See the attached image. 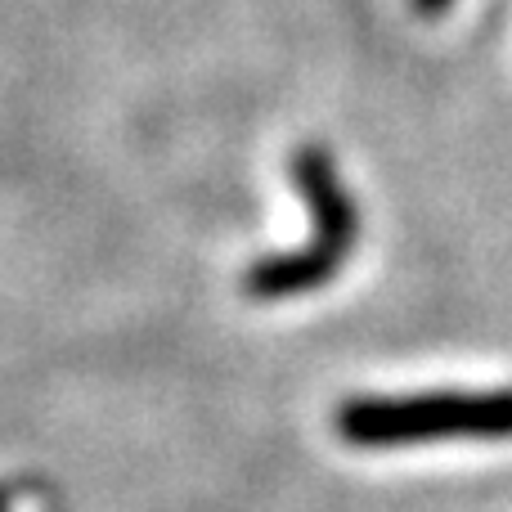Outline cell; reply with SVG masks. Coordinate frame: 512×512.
<instances>
[{"mask_svg": "<svg viewBox=\"0 0 512 512\" xmlns=\"http://www.w3.org/2000/svg\"><path fill=\"white\" fill-rule=\"evenodd\" d=\"M288 176L310 212V243L297 252L261 256L243 274V292L252 301H283L297 292H315L337 279L346 256L360 243V207L342 180V167L324 144H297L288 158Z\"/></svg>", "mask_w": 512, "mask_h": 512, "instance_id": "6da1fadb", "label": "cell"}, {"mask_svg": "<svg viewBox=\"0 0 512 512\" xmlns=\"http://www.w3.org/2000/svg\"><path fill=\"white\" fill-rule=\"evenodd\" d=\"M333 427L355 450H405L427 441H508L512 387L351 396L337 405Z\"/></svg>", "mask_w": 512, "mask_h": 512, "instance_id": "7a4b0ae2", "label": "cell"}, {"mask_svg": "<svg viewBox=\"0 0 512 512\" xmlns=\"http://www.w3.org/2000/svg\"><path fill=\"white\" fill-rule=\"evenodd\" d=\"M409 5H414V9H418V14H423V18H441V14H445V9H450V5H454V0H409Z\"/></svg>", "mask_w": 512, "mask_h": 512, "instance_id": "3957f363", "label": "cell"}]
</instances>
